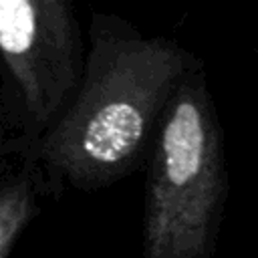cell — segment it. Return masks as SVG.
I'll use <instances>...</instances> for the list:
<instances>
[{
	"label": "cell",
	"mask_w": 258,
	"mask_h": 258,
	"mask_svg": "<svg viewBox=\"0 0 258 258\" xmlns=\"http://www.w3.org/2000/svg\"><path fill=\"white\" fill-rule=\"evenodd\" d=\"M12 157H20L26 161V145L0 99V185L10 177L6 175V169Z\"/></svg>",
	"instance_id": "5b68a950"
},
{
	"label": "cell",
	"mask_w": 258,
	"mask_h": 258,
	"mask_svg": "<svg viewBox=\"0 0 258 258\" xmlns=\"http://www.w3.org/2000/svg\"><path fill=\"white\" fill-rule=\"evenodd\" d=\"M198 60L167 36L93 12L79 91L28 159L44 189L99 191L139 169L169 99Z\"/></svg>",
	"instance_id": "6da1fadb"
},
{
	"label": "cell",
	"mask_w": 258,
	"mask_h": 258,
	"mask_svg": "<svg viewBox=\"0 0 258 258\" xmlns=\"http://www.w3.org/2000/svg\"><path fill=\"white\" fill-rule=\"evenodd\" d=\"M230 191L224 133L200 58L159 121L143 208V258H214Z\"/></svg>",
	"instance_id": "7a4b0ae2"
},
{
	"label": "cell",
	"mask_w": 258,
	"mask_h": 258,
	"mask_svg": "<svg viewBox=\"0 0 258 258\" xmlns=\"http://www.w3.org/2000/svg\"><path fill=\"white\" fill-rule=\"evenodd\" d=\"M85 58L71 2L0 0V99L26 145V165L71 107Z\"/></svg>",
	"instance_id": "3957f363"
},
{
	"label": "cell",
	"mask_w": 258,
	"mask_h": 258,
	"mask_svg": "<svg viewBox=\"0 0 258 258\" xmlns=\"http://www.w3.org/2000/svg\"><path fill=\"white\" fill-rule=\"evenodd\" d=\"M256 64H258V52H256Z\"/></svg>",
	"instance_id": "8992f818"
},
{
	"label": "cell",
	"mask_w": 258,
	"mask_h": 258,
	"mask_svg": "<svg viewBox=\"0 0 258 258\" xmlns=\"http://www.w3.org/2000/svg\"><path fill=\"white\" fill-rule=\"evenodd\" d=\"M42 187L38 171L28 165L0 185V258H8L16 240L38 212Z\"/></svg>",
	"instance_id": "277c9868"
}]
</instances>
